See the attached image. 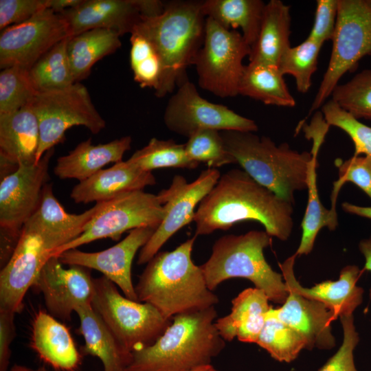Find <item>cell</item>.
I'll list each match as a JSON object with an SVG mask.
<instances>
[{
  "label": "cell",
  "instance_id": "cell-30",
  "mask_svg": "<svg viewBox=\"0 0 371 371\" xmlns=\"http://www.w3.org/2000/svg\"><path fill=\"white\" fill-rule=\"evenodd\" d=\"M265 4L261 0H205L202 10L207 18L226 29L240 28L251 48L258 36Z\"/></svg>",
  "mask_w": 371,
  "mask_h": 371
},
{
  "label": "cell",
  "instance_id": "cell-48",
  "mask_svg": "<svg viewBox=\"0 0 371 371\" xmlns=\"http://www.w3.org/2000/svg\"><path fill=\"white\" fill-rule=\"evenodd\" d=\"M359 248L366 260L363 271H371V236L368 238L361 240L359 244ZM370 297L371 298V289L370 290Z\"/></svg>",
  "mask_w": 371,
  "mask_h": 371
},
{
  "label": "cell",
  "instance_id": "cell-14",
  "mask_svg": "<svg viewBox=\"0 0 371 371\" xmlns=\"http://www.w3.org/2000/svg\"><path fill=\"white\" fill-rule=\"evenodd\" d=\"M164 122L168 130L186 137L203 129L258 131L254 120L238 114L225 105L204 99L188 79L184 80L170 98L165 109Z\"/></svg>",
  "mask_w": 371,
  "mask_h": 371
},
{
  "label": "cell",
  "instance_id": "cell-8",
  "mask_svg": "<svg viewBox=\"0 0 371 371\" xmlns=\"http://www.w3.org/2000/svg\"><path fill=\"white\" fill-rule=\"evenodd\" d=\"M91 306L120 344L133 352L153 344L170 325L152 304L122 295L104 276L94 278Z\"/></svg>",
  "mask_w": 371,
  "mask_h": 371
},
{
  "label": "cell",
  "instance_id": "cell-15",
  "mask_svg": "<svg viewBox=\"0 0 371 371\" xmlns=\"http://www.w3.org/2000/svg\"><path fill=\"white\" fill-rule=\"evenodd\" d=\"M217 168H207L188 183L175 175L167 189L157 195L164 209V218L146 244L139 250L137 263L146 264L179 229L194 222L195 209L216 185L221 177Z\"/></svg>",
  "mask_w": 371,
  "mask_h": 371
},
{
  "label": "cell",
  "instance_id": "cell-16",
  "mask_svg": "<svg viewBox=\"0 0 371 371\" xmlns=\"http://www.w3.org/2000/svg\"><path fill=\"white\" fill-rule=\"evenodd\" d=\"M69 37L65 19L46 9L30 19L9 26L0 35V68L30 69L54 45Z\"/></svg>",
  "mask_w": 371,
  "mask_h": 371
},
{
  "label": "cell",
  "instance_id": "cell-13",
  "mask_svg": "<svg viewBox=\"0 0 371 371\" xmlns=\"http://www.w3.org/2000/svg\"><path fill=\"white\" fill-rule=\"evenodd\" d=\"M164 215L163 205L156 194L144 190L121 194L102 201L85 232L54 251L51 257L102 238H110L117 240L124 232L137 228L157 229Z\"/></svg>",
  "mask_w": 371,
  "mask_h": 371
},
{
  "label": "cell",
  "instance_id": "cell-7",
  "mask_svg": "<svg viewBox=\"0 0 371 371\" xmlns=\"http://www.w3.org/2000/svg\"><path fill=\"white\" fill-rule=\"evenodd\" d=\"M271 236L265 231L225 235L217 239L208 260L201 265L209 289L213 291L223 282L242 278L263 291L269 301L283 304L289 289L282 274L275 271L265 260L264 249Z\"/></svg>",
  "mask_w": 371,
  "mask_h": 371
},
{
  "label": "cell",
  "instance_id": "cell-1",
  "mask_svg": "<svg viewBox=\"0 0 371 371\" xmlns=\"http://www.w3.org/2000/svg\"><path fill=\"white\" fill-rule=\"evenodd\" d=\"M86 224L85 214L67 212L52 190L44 191L10 258L1 268L0 308L20 313L27 291L53 251L80 236Z\"/></svg>",
  "mask_w": 371,
  "mask_h": 371
},
{
  "label": "cell",
  "instance_id": "cell-33",
  "mask_svg": "<svg viewBox=\"0 0 371 371\" xmlns=\"http://www.w3.org/2000/svg\"><path fill=\"white\" fill-rule=\"evenodd\" d=\"M69 38L54 45L28 69L37 93L63 89L74 83L67 54Z\"/></svg>",
  "mask_w": 371,
  "mask_h": 371
},
{
  "label": "cell",
  "instance_id": "cell-42",
  "mask_svg": "<svg viewBox=\"0 0 371 371\" xmlns=\"http://www.w3.org/2000/svg\"><path fill=\"white\" fill-rule=\"evenodd\" d=\"M335 163L339 170V178L333 183L330 210L337 212V198L341 187L346 182H351L358 186L371 199V157L352 156L346 161L338 159Z\"/></svg>",
  "mask_w": 371,
  "mask_h": 371
},
{
  "label": "cell",
  "instance_id": "cell-19",
  "mask_svg": "<svg viewBox=\"0 0 371 371\" xmlns=\"http://www.w3.org/2000/svg\"><path fill=\"white\" fill-rule=\"evenodd\" d=\"M155 230L152 227L137 228L130 231L122 240L106 249L85 252L72 249L57 257L62 265H77L101 272L122 291L125 297L138 301L132 282V262L137 252L146 244Z\"/></svg>",
  "mask_w": 371,
  "mask_h": 371
},
{
  "label": "cell",
  "instance_id": "cell-28",
  "mask_svg": "<svg viewBox=\"0 0 371 371\" xmlns=\"http://www.w3.org/2000/svg\"><path fill=\"white\" fill-rule=\"evenodd\" d=\"M291 21L290 8L282 1L271 0L265 4L249 63L278 66L281 56L291 47Z\"/></svg>",
  "mask_w": 371,
  "mask_h": 371
},
{
  "label": "cell",
  "instance_id": "cell-4",
  "mask_svg": "<svg viewBox=\"0 0 371 371\" xmlns=\"http://www.w3.org/2000/svg\"><path fill=\"white\" fill-rule=\"evenodd\" d=\"M202 1H167L160 14L144 18L132 32L149 40L161 59L162 76L155 91L157 98L172 93L188 79L187 68L193 65L205 38L207 17Z\"/></svg>",
  "mask_w": 371,
  "mask_h": 371
},
{
  "label": "cell",
  "instance_id": "cell-6",
  "mask_svg": "<svg viewBox=\"0 0 371 371\" xmlns=\"http://www.w3.org/2000/svg\"><path fill=\"white\" fill-rule=\"evenodd\" d=\"M254 133L221 131L236 164L256 182L293 204L294 192L307 189L312 153H299L286 143L277 146L269 137Z\"/></svg>",
  "mask_w": 371,
  "mask_h": 371
},
{
  "label": "cell",
  "instance_id": "cell-12",
  "mask_svg": "<svg viewBox=\"0 0 371 371\" xmlns=\"http://www.w3.org/2000/svg\"><path fill=\"white\" fill-rule=\"evenodd\" d=\"M250 52L241 33L206 18L203 43L193 62L199 86L222 98L238 95L243 61Z\"/></svg>",
  "mask_w": 371,
  "mask_h": 371
},
{
  "label": "cell",
  "instance_id": "cell-49",
  "mask_svg": "<svg viewBox=\"0 0 371 371\" xmlns=\"http://www.w3.org/2000/svg\"><path fill=\"white\" fill-rule=\"evenodd\" d=\"M341 207L347 213L371 219V207L359 206L348 202L343 203Z\"/></svg>",
  "mask_w": 371,
  "mask_h": 371
},
{
  "label": "cell",
  "instance_id": "cell-5",
  "mask_svg": "<svg viewBox=\"0 0 371 371\" xmlns=\"http://www.w3.org/2000/svg\"><path fill=\"white\" fill-rule=\"evenodd\" d=\"M216 317L214 306L174 316L153 344L132 352L126 371H188L211 363L225 346Z\"/></svg>",
  "mask_w": 371,
  "mask_h": 371
},
{
  "label": "cell",
  "instance_id": "cell-46",
  "mask_svg": "<svg viewBox=\"0 0 371 371\" xmlns=\"http://www.w3.org/2000/svg\"><path fill=\"white\" fill-rule=\"evenodd\" d=\"M15 313L0 308V371H8L11 357V344L16 335Z\"/></svg>",
  "mask_w": 371,
  "mask_h": 371
},
{
  "label": "cell",
  "instance_id": "cell-41",
  "mask_svg": "<svg viewBox=\"0 0 371 371\" xmlns=\"http://www.w3.org/2000/svg\"><path fill=\"white\" fill-rule=\"evenodd\" d=\"M323 117L329 126L339 128L351 138L355 146L353 156L371 157V127L341 109L332 99L322 106Z\"/></svg>",
  "mask_w": 371,
  "mask_h": 371
},
{
  "label": "cell",
  "instance_id": "cell-44",
  "mask_svg": "<svg viewBox=\"0 0 371 371\" xmlns=\"http://www.w3.org/2000/svg\"><path fill=\"white\" fill-rule=\"evenodd\" d=\"M49 8V0H0V30L25 22Z\"/></svg>",
  "mask_w": 371,
  "mask_h": 371
},
{
  "label": "cell",
  "instance_id": "cell-11",
  "mask_svg": "<svg viewBox=\"0 0 371 371\" xmlns=\"http://www.w3.org/2000/svg\"><path fill=\"white\" fill-rule=\"evenodd\" d=\"M54 149L38 164L19 166L0 183L1 265L10 258L23 225L36 210L49 179V164Z\"/></svg>",
  "mask_w": 371,
  "mask_h": 371
},
{
  "label": "cell",
  "instance_id": "cell-40",
  "mask_svg": "<svg viewBox=\"0 0 371 371\" xmlns=\"http://www.w3.org/2000/svg\"><path fill=\"white\" fill-rule=\"evenodd\" d=\"M37 93L28 69L10 67L0 73V115L16 112L32 100Z\"/></svg>",
  "mask_w": 371,
  "mask_h": 371
},
{
  "label": "cell",
  "instance_id": "cell-37",
  "mask_svg": "<svg viewBox=\"0 0 371 371\" xmlns=\"http://www.w3.org/2000/svg\"><path fill=\"white\" fill-rule=\"evenodd\" d=\"M130 42V65L134 80L142 88L156 91L163 72L159 54L150 41L137 32L131 34Z\"/></svg>",
  "mask_w": 371,
  "mask_h": 371
},
{
  "label": "cell",
  "instance_id": "cell-43",
  "mask_svg": "<svg viewBox=\"0 0 371 371\" xmlns=\"http://www.w3.org/2000/svg\"><path fill=\"white\" fill-rule=\"evenodd\" d=\"M344 339L337 351L318 371H358L354 361V350L359 336L354 324L353 315L340 317Z\"/></svg>",
  "mask_w": 371,
  "mask_h": 371
},
{
  "label": "cell",
  "instance_id": "cell-39",
  "mask_svg": "<svg viewBox=\"0 0 371 371\" xmlns=\"http://www.w3.org/2000/svg\"><path fill=\"white\" fill-rule=\"evenodd\" d=\"M332 100L357 119L371 120V69L356 74L332 93Z\"/></svg>",
  "mask_w": 371,
  "mask_h": 371
},
{
  "label": "cell",
  "instance_id": "cell-9",
  "mask_svg": "<svg viewBox=\"0 0 371 371\" xmlns=\"http://www.w3.org/2000/svg\"><path fill=\"white\" fill-rule=\"evenodd\" d=\"M30 104L38 118L40 130L36 164L46 152L64 142L65 132L71 127L83 126L93 134H98L106 126L87 87L80 82L37 93Z\"/></svg>",
  "mask_w": 371,
  "mask_h": 371
},
{
  "label": "cell",
  "instance_id": "cell-34",
  "mask_svg": "<svg viewBox=\"0 0 371 371\" xmlns=\"http://www.w3.org/2000/svg\"><path fill=\"white\" fill-rule=\"evenodd\" d=\"M256 344L274 359L286 363L294 361L306 347L301 335L273 315L271 308Z\"/></svg>",
  "mask_w": 371,
  "mask_h": 371
},
{
  "label": "cell",
  "instance_id": "cell-25",
  "mask_svg": "<svg viewBox=\"0 0 371 371\" xmlns=\"http://www.w3.org/2000/svg\"><path fill=\"white\" fill-rule=\"evenodd\" d=\"M266 293L257 288H248L232 300L229 314L215 321V326L225 341L234 337L243 342L256 343L271 308Z\"/></svg>",
  "mask_w": 371,
  "mask_h": 371
},
{
  "label": "cell",
  "instance_id": "cell-47",
  "mask_svg": "<svg viewBox=\"0 0 371 371\" xmlns=\"http://www.w3.org/2000/svg\"><path fill=\"white\" fill-rule=\"evenodd\" d=\"M82 0H49V8L55 13L60 14L62 12L74 8L81 3Z\"/></svg>",
  "mask_w": 371,
  "mask_h": 371
},
{
  "label": "cell",
  "instance_id": "cell-32",
  "mask_svg": "<svg viewBox=\"0 0 371 371\" xmlns=\"http://www.w3.org/2000/svg\"><path fill=\"white\" fill-rule=\"evenodd\" d=\"M321 144L314 143L311 150L312 159L308 175V201L301 223L302 230L300 243L295 255H307L313 249L315 238L324 227L335 230L338 225L337 212L326 209L322 203L317 186V157Z\"/></svg>",
  "mask_w": 371,
  "mask_h": 371
},
{
  "label": "cell",
  "instance_id": "cell-45",
  "mask_svg": "<svg viewBox=\"0 0 371 371\" xmlns=\"http://www.w3.org/2000/svg\"><path fill=\"white\" fill-rule=\"evenodd\" d=\"M339 0H317L315 21L308 38L324 44L335 32Z\"/></svg>",
  "mask_w": 371,
  "mask_h": 371
},
{
  "label": "cell",
  "instance_id": "cell-26",
  "mask_svg": "<svg viewBox=\"0 0 371 371\" xmlns=\"http://www.w3.org/2000/svg\"><path fill=\"white\" fill-rule=\"evenodd\" d=\"M129 135L106 144L94 145L91 138L80 144L67 155L57 159L54 172L60 179H76L82 181L110 163L122 161L124 153L131 149Z\"/></svg>",
  "mask_w": 371,
  "mask_h": 371
},
{
  "label": "cell",
  "instance_id": "cell-38",
  "mask_svg": "<svg viewBox=\"0 0 371 371\" xmlns=\"http://www.w3.org/2000/svg\"><path fill=\"white\" fill-rule=\"evenodd\" d=\"M187 156L192 161L203 163L208 168H217L236 164L227 151L221 131L203 129L193 133L184 144Z\"/></svg>",
  "mask_w": 371,
  "mask_h": 371
},
{
  "label": "cell",
  "instance_id": "cell-17",
  "mask_svg": "<svg viewBox=\"0 0 371 371\" xmlns=\"http://www.w3.org/2000/svg\"><path fill=\"white\" fill-rule=\"evenodd\" d=\"M164 9V2L159 0H82L60 14L67 23L69 37L96 28L122 36L131 34L144 18L157 16Z\"/></svg>",
  "mask_w": 371,
  "mask_h": 371
},
{
  "label": "cell",
  "instance_id": "cell-24",
  "mask_svg": "<svg viewBox=\"0 0 371 371\" xmlns=\"http://www.w3.org/2000/svg\"><path fill=\"white\" fill-rule=\"evenodd\" d=\"M30 347L40 359L60 371H76L82 354L69 330L49 313L38 311L32 324Z\"/></svg>",
  "mask_w": 371,
  "mask_h": 371
},
{
  "label": "cell",
  "instance_id": "cell-31",
  "mask_svg": "<svg viewBox=\"0 0 371 371\" xmlns=\"http://www.w3.org/2000/svg\"><path fill=\"white\" fill-rule=\"evenodd\" d=\"M238 95L267 105L293 107L295 100L289 91L284 76L275 65L249 63L245 65Z\"/></svg>",
  "mask_w": 371,
  "mask_h": 371
},
{
  "label": "cell",
  "instance_id": "cell-21",
  "mask_svg": "<svg viewBox=\"0 0 371 371\" xmlns=\"http://www.w3.org/2000/svg\"><path fill=\"white\" fill-rule=\"evenodd\" d=\"M296 256L293 254L280 265L287 287L305 297L323 303L337 317L352 315L363 302V289L357 284L362 271L356 265H348L341 270L337 280H326L311 288H306L294 275Z\"/></svg>",
  "mask_w": 371,
  "mask_h": 371
},
{
  "label": "cell",
  "instance_id": "cell-27",
  "mask_svg": "<svg viewBox=\"0 0 371 371\" xmlns=\"http://www.w3.org/2000/svg\"><path fill=\"white\" fill-rule=\"evenodd\" d=\"M75 312L80 321L78 332L85 341L81 354L98 357L103 371H126L132 352L120 344L91 304L80 306Z\"/></svg>",
  "mask_w": 371,
  "mask_h": 371
},
{
  "label": "cell",
  "instance_id": "cell-23",
  "mask_svg": "<svg viewBox=\"0 0 371 371\" xmlns=\"http://www.w3.org/2000/svg\"><path fill=\"white\" fill-rule=\"evenodd\" d=\"M155 183L152 172L144 171L128 160L121 161L79 182L73 188L70 197L76 203H98L123 193L143 190Z\"/></svg>",
  "mask_w": 371,
  "mask_h": 371
},
{
  "label": "cell",
  "instance_id": "cell-18",
  "mask_svg": "<svg viewBox=\"0 0 371 371\" xmlns=\"http://www.w3.org/2000/svg\"><path fill=\"white\" fill-rule=\"evenodd\" d=\"M32 287L43 294L47 312L62 321L70 320L78 306L91 304L95 291L89 269L77 265L65 269L57 256L48 259Z\"/></svg>",
  "mask_w": 371,
  "mask_h": 371
},
{
  "label": "cell",
  "instance_id": "cell-35",
  "mask_svg": "<svg viewBox=\"0 0 371 371\" xmlns=\"http://www.w3.org/2000/svg\"><path fill=\"white\" fill-rule=\"evenodd\" d=\"M128 161L148 172L159 168L195 169L199 164L188 158L185 146L173 139L152 138L148 144L135 151Z\"/></svg>",
  "mask_w": 371,
  "mask_h": 371
},
{
  "label": "cell",
  "instance_id": "cell-29",
  "mask_svg": "<svg viewBox=\"0 0 371 371\" xmlns=\"http://www.w3.org/2000/svg\"><path fill=\"white\" fill-rule=\"evenodd\" d=\"M120 36L113 30L96 28L69 37L67 54L74 83L87 78L98 61L121 47Z\"/></svg>",
  "mask_w": 371,
  "mask_h": 371
},
{
  "label": "cell",
  "instance_id": "cell-2",
  "mask_svg": "<svg viewBox=\"0 0 371 371\" xmlns=\"http://www.w3.org/2000/svg\"><path fill=\"white\" fill-rule=\"evenodd\" d=\"M293 212L292 203L256 182L243 170L235 168L221 175L198 205L194 217L195 236L255 221L271 237L286 240L293 227Z\"/></svg>",
  "mask_w": 371,
  "mask_h": 371
},
{
  "label": "cell",
  "instance_id": "cell-22",
  "mask_svg": "<svg viewBox=\"0 0 371 371\" xmlns=\"http://www.w3.org/2000/svg\"><path fill=\"white\" fill-rule=\"evenodd\" d=\"M39 142L38 121L30 103L16 112L1 114V174L36 164Z\"/></svg>",
  "mask_w": 371,
  "mask_h": 371
},
{
  "label": "cell",
  "instance_id": "cell-50",
  "mask_svg": "<svg viewBox=\"0 0 371 371\" xmlns=\"http://www.w3.org/2000/svg\"><path fill=\"white\" fill-rule=\"evenodd\" d=\"M10 371H49L44 366L36 369L28 368L27 366L15 364L12 367Z\"/></svg>",
  "mask_w": 371,
  "mask_h": 371
},
{
  "label": "cell",
  "instance_id": "cell-10",
  "mask_svg": "<svg viewBox=\"0 0 371 371\" xmlns=\"http://www.w3.org/2000/svg\"><path fill=\"white\" fill-rule=\"evenodd\" d=\"M333 48L327 69L309 114L326 102L341 78L359 60L371 54V3L370 0H339Z\"/></svg>",
  "mask_w": 371,
  "mask_h": 371
},
{
  "label": "cell",
  "instance_id": "cell-20",
  "mask_svg": "<svg viewBox=\"0 0 371 371\" xmlns=\"http://www.w3.org/2000/svg\"><path fill=\"white\" fill-rule=\"evenodd\" d=\"M287 288L286 300L280 308L271 306L272 314L301 335L306 342V349L333 348L335 339L331 332V323L337 318V315L323 303Z\"/></svg>",
  "mask_w": 371,
  "mask_h": 371
},
{
  "label": "cell",
  "instance_id": "cell-3",
  "mask_svg": "<svg viewBox=\"0 0 371 371\" xmlns=\"http://www.w3.org/2000/svg\"><path fill=\"white\" fill-rule=\"evenodd\" d=\"M196 238L194 235L172 251H159L146 263L135 286L138 301L152 304L166 319L219 302L192 259Z\"/></svg>",
  "mask_w": 371,
  "mask_h": 371
},
{
  "label": "cell",
  "instance_id": "cell-36",
  "mask_svg": "<svg viewBox=\"0 0 371 371\" xmlns=\"http://www.w3.org/2000/svg\"><path fill=\"white\" fill-rule=\"evenodd\" d=\"M322 45L307 38L300 45L289 47L280 58L278 66L280 71L283 76L289 74L295 78L300 93L308 92L311 86Z\"/></svg>",
  "mask_w": 371,
  "mask_h": 371
},
{
  "label": "cell",
  "instance_id": "cell-51",
  "mask_svg": "<svg viewBox=\"0 0 371 371\" xmlns=\"http://www.w3.org/2000/svg\"><path fill=\"white\" fill-rule=\"evenodd\" d=\"M188 371H218L211 363L203 364L192 368Z\"/></svg>",
  "mask_w": 371,
  "mask_h": 371
},
{
  "label": "cell",
  "instance_id": "cell-52",
  "mask_svg": "<svg viewBox=\"0 0 371 371\" xmlns=\"http://www.w3.org/2000/svg\"><path fill=\"white\" fill-rule=\"evenodd\" d=\"M370 3H371V0H370Z\"/></svg>",
  "mask_w": 371,
  "mask_h": 371
}]
</instances>
